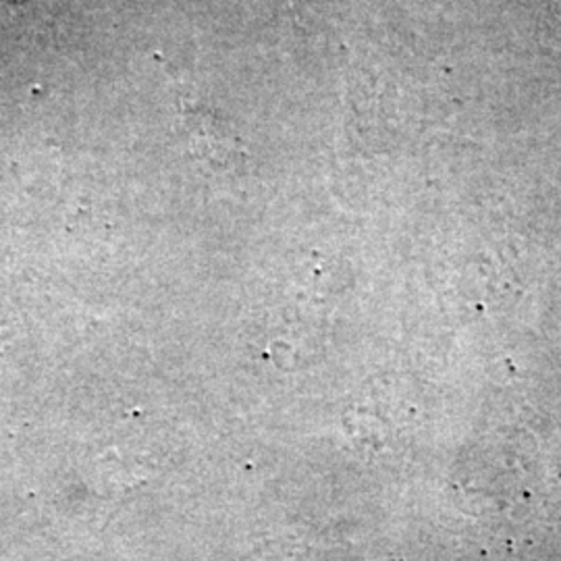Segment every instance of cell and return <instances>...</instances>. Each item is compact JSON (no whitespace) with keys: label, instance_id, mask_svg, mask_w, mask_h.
Segmentation results:
<instances>
[{"label":"cell","instance_id":"6da1fadb","mask_svg":"<svg viewBox=\"0 0 561 561\" xmlns=\"http://www.w3.org/2000/svg\"><path fill=\"white\" fill-rule=\"evenodd\" d=\"M180 119L183 123V134L190 138V146L194 150H201L206 157L215 159L236 150L238 141L227 129V123L219 113H215L210 106L201 104L190 96H180Z\"/></svg>","mask_w":561,"mask_h":561}]
</instances>
